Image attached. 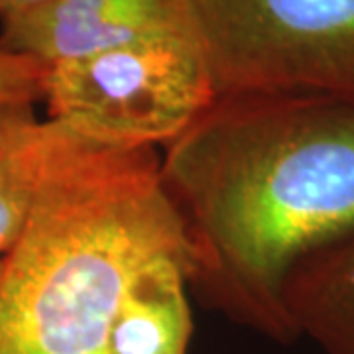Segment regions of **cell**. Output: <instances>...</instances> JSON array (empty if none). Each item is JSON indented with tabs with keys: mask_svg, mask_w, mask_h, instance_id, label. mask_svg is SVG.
Instances as JSON below:
<instances>
[{
	"mask_svg": "<svg viewBox=\"0 0 354 354\" xmlns=\"http://www.w3.org/2000/svg\"><path fill=\"white\" fill-rule=\"evenodd\" d=\"M183 225L189 290L279 342L291 270L354 232V104L274 93L216 95L160 158Z\"/></svg>",
	"mask_w": 354,
	"mask_h": 354,
	"instance_id": "cell-1",
	"label": "cell"
},
{
	"mask_svg": "<svg viewBox=\"0 0 354 354\" xmlns=\"http://www.w3.org/2000/svg\"><path fill=\"white\" fill-rule=\"evenodd\" d=\"M187 250L156 148H109L44 120L36 197L2 256L0 354H104L144 266Z\"/></svg>",
	"mask_w": 354,
	"mask_h": 354,
	"instance_id": "cell-2",
	"label": "cell"
},
{
	"mask_svg": "<svg viewBox=\"0 0 354 354\" xmlns=\"http://www.w3.org/2000/svg\"><path fill=\"white\" fill-rule=\"evenodd\" d=\"M216 95L354 104V0H183Z\"/></svg>",
	"mask_w": 354,
	"mask_h": 354,
	"instance_id": "cell-3",
	"label": "cell"
},
{
	"mask_svg": "<svg viewBox=\"0 0 354 354\" xmlns=\"http://www.w3.org/2000/svg\"><path fill=\"white\" fill-rule=\"evenodd\" d=\"M195 38H156L48 67V120L109 148L167 146L215 101Z\"/></svg>",
	"mask_w": 354,
	"mask_h": 354,
	"instance_id": "cell-4",
	"label": "cell"
},
{
	"mask_svg": "<svg viewBox=\"0 0 354 354\" xmlns=\"http://www.w3.org/2000/svg\"><path fill=\"white\" fill-rule=\"evenodd\" d=\"M156 38H193L183 0H48L0 24V46L51 65Z\"/></svg>",
	"mask_w": 354,
	"mask_h": 354,
	"instance_id": "cell-5",
	"label": "cell"
},
{
	"mask_svg": "<svg viewBox=\"0 0 354 354\" xmlns=\"http://www.w3.org/2000/svg\"><path fill=\"white\" fill-rule=\"evenodd\" d=\"M191 333L189 252L176 250L144 266L130 283L104 354H187Z\"/></svg>",
	"mask_w": 354,
	"mask_h": 354,
	"instance_id": "cell-6",
	"label": "cell"
},
{
	"mask_svg": "<svg viewBox=\"0 0 354 354\" xmlns=\"http://www.w3.org/2000/svg\"><path fill=\"white\" fill-rule=\"evenodd\" d=\"M283 305L295 337L325 354H354V232L291 270Z\"/></svg>",
	"mask_w": 354,
	"mask_h": 354,
	"instance_id": "cell-7",
	"label": "cell"
},
{
	"mask_svg": "<svg viewBox=\"0 0 354 354\" xmlns=\"http://www.w3.org/2000/svg\"><path fill=\"white\" fill-rule=\"evenodd\" d=\"M44 120L36 102L0 101V258L24 230L36 189Z\"/></svg>",
	"mask_w": 354,
	"mask_h": 354,
	"instance_id": "cell-8",
	"label": "cell"
},
{
	"mask_svg": "<svg viewBox=\"0 0 354 354\" xmlns=\"http://www.w3.org/2000/svg\"><path fill=\"white\" fill-rule=\"evenodd\" d=\"M48 67L0 46V101H41Z\"/></svg>",
	"mask_w": 354,
	"mask_h": 354,
	"instance_id": "cell-9",
	"label": "cell"
},
{
	"mask_svg": "<svg viewBox=\"0 0 354 354\" xmlns=\"http://www.w3.org/2000/svg\"><path fill=\"white\" fill-rule=\"evenodd\" d=\"M48 0H0V24L36 10Z\"/></svg>",
	"mask_w": 354,
	"mask_h": 354,
	"instance_id": "cell-10",
	"label": "cell"
},
{
	"mask_svg": "<svg viewBox=\"0 0 354 354\" xmlns=\"http://www.w3.org/2000/svg\"><path fill=\"white\" fill-rule=\"evenodd\" d=\"M0 272H2V258H0Z\"/></svg>",
	"mask_w": 354,
	"mask_h": 354,
	"instance_id": "cell-11",
	"label": "cell"
}]
</instances>
